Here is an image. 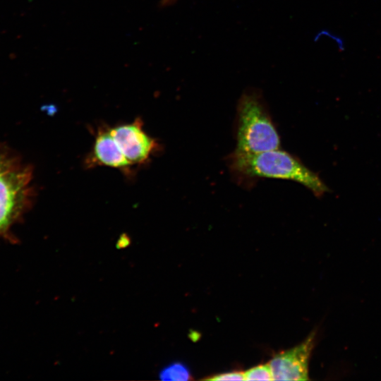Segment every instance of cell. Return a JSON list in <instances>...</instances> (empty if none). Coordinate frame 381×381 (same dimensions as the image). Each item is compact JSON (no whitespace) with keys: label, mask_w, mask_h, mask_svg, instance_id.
I'll return each instance as SVG.
<instances>
[{"label":"cell","mask_w":381,"mask_h":381,"mask_svg":"<svg viewBox=\"0 0 381 381\" xmlns=\"http://www.w3.org/2000/svg\"><path fill=\"white\" fill-rule=\"evenodd\" d=\"M231 176L241 186H251L261 178L297 182L321 195L328 190L320 178L296 156L280 148L258 153L234 150L226 157Z\"/></svg>","instance_id":"cell-1"},{"label":"cell","mask_w":381,"mask_h":381,"mask_svg":"<svg viewBox=\"0 0 381 381\" xmlns=\"http://www.w3.org/2000/svg\"><path fill=\"white\" fill-rule=\"evenodd\" d=\"M235 151L258 153L280 147V136L262 95L255 90L243 93L235 119Z\"/></svg>","instance_id":"cell-2"},{"label":"cell","mask_w":381,"mask_h":381,"mask_svg":"<svg viewBox=\"0 0 381 381\" xmlns=\"http://www.w3.org/2000/svg\"><path fill=\"white\" fill-rule=\"evenodd\" d=\"M32 171L21 162L0 172V236L9 238L11 226L30 208Z\"/></svg>","instance_id":"cell-3"},{"label":"cell","mask_w":381,"mask_h":381,"mask_svg":"<svg viewBox=\"0 0 381 381\" xmlns=\"http://www.w3.org/2000/svg\"><path fill=\"white\" fill-rule=\"evenodd\" d=\"M109 130L123 155L132 166L145 164L160 149L156 140L144 131L140 119L109 127Z\"/></svg>","instance_id":"cell-4"},{"label":"cell","mask_w":381,"mask_h":381,"mask_svg":"<svg viewBox=\"0 0 381 381\" xmlns=\"http://www.w3.org/2000/svg\"><path fill=\"white\" fill-rule=\"evenodd\" d=\"M315 332L298 346L280 352L269 362L273 380H308V361L315 343Z\"/></svg>","instance_id":"cell-5"},{"label":"cell","mask_w":381,"mask_h":381,"mask_svg":"<svg viewBox=\"0 0 381 381\" xmlns=\"http://www.w3.org/2000/svg\"><path fill=\"white\" fill-rule=\"evenodd\" d=\"M88 167H109L129 173L133 167L123 155L109 127L99 128L96 133L93 149L87 161Z\"/></svg>","instance_id":"cell-6"},{"label":"cell","mask_w":381,"mask_h":381,"mask_svg":"<svg viewBox=\"0 0 381 381\" xmlns=\"http://www.w3.org/2000/svg\"><path fill=\"white\" fill-rule=\"evenodd\" d=\"M159 377L162 380L172 381H187L192 379L189 368L181 362H174L165 366L160 370Z\"/></svg>","instance_id":"cell-7"},{"label":"cell","mask_w":381,"mask_h":381,"mask_svg":"<svg viewBox=\"0 0 381 381\" xmlns=\"http://www.w3.org/2000/svg\"><path fill=\"white\" fill-rule=\"evenodd\" d=\"M246 380H273L269 364L259 365L244 373Z\"/></svg>","instance_id":"cell-8"},{"label":"cell","mask_w":381,"mask_h":381,"mask_svg":"<svg viewBox=\"0 0 381 381\" xmlns=\"http://www.w3.org/2000/svg\"><path fill=\"white\" fill-rule=\"evenodd\" d=\"M19 157L4 145H0V172L18 163Z\"/></svg>","instance_id":"cell-9"},{"label":"cell","mask_w":381,"mask_h":381,"mask_svg":"<svg viewBox=\"0 0 381 381\" xmlns=\"http://www.w3.org/2000/svg\"><path fill=\"white\" fill-rule=\"evenodd\" d=\"M204 380H244V373L235 371L214 375Z\"/></svg>","instance_id":"cell-10"},{"label":"cell","mask_w":381,"mask_h":381,"mask_svg":"<svg viewBox=\"0 0 381 381\" xmlns=\"http://www.w3.org/2000/svg\"><path fill=\"white\" fill-rule=\"evenodd\" d=\"M131 243V240L126 235H122L116 243V248L119 249L124 248L128 246Z\"/></svg>","instance_id":"cell-11"},{"label":"cell","mask_w":381,"mask_h":381,"mask_svg":"<svg viewBox=\"0 0 381 381\" xmlns=\"http://www.w3.org/2000/svg\"><path fill=\"white\" fill-rule=\"evenodd\" d=\"M176 0H163L162 3L167 5L169 4L173 3Z\"/></svg>","instance_id":"cell-12"}]
</instances>
